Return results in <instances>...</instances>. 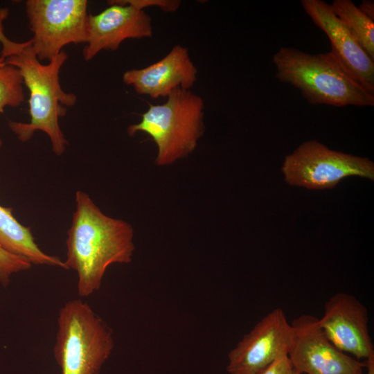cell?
Instances as JSON below:
<instances>
[{"instance_id": "1", "label": "cell", "mask_w": 374, "mask_h": 374, "mask_svg": "<svg viewBox=\"0 0 374 374\" xmlns=\"http://www.w3.org/2000/svg\"><path fill=\"white\" fill-rule=\"evenodd\" d=\"M75 202L64 264L77 272L78 293L85 297L100 288L109 265L130 262L135 247L130 224L105 215L81 190L76 192Z\"/></svg>"}, {"instance_id": "2", "label": "cell", "mask_w": 374, "mask_h": 374, "mask_svg": "<svg viewBox=\"0 0 374 374\" xmlns=\"http://www.w3.org/2000/svg\"><path fill=\"white\" fill-rule=\"evenodd\" d=\"M31 45L6 59L7 64L20 71L30 93V122L9 121L8 126L21 142L30 140L35 131H43L51 140L53 152L60 156L69 142L60 129L59 118L66 115L67 107H73L77 102V96L64 91L60 82V71L68 55L62 51L43 64Z\"/></svg>"}, {"instance_id": "3", "label": "cell", "mask_w": 374, "mask_h": 374, "mask_svg": "<svg viewBox=\"0 0 374 374\" xmlns=\"http://www.w3.org/2000/svg\"><path fill=\"white\" fill-rule=\"evenodd\" d=\"M276 78L298 89L312 105L373 107L368 93L341 67L330 52L312 55L281 47L272 57Z\"/></svg>"}, {"instance_id": "4", "label": "cell", "mask_w": 374, "mask_h": 374, "mask_svg": "<svg viewBox=\"0 0 374 374\" xmlns=\"http://www.w3.org/2000/svg\"><path fill=\"white\" fill-rule=\"evenodd\" d=\"M203 99L189 89H177L161 105H149L141 120L128 127L130 136L148 134L157 146V165L167 166L192 153L204 133Z\"/></svg>"}, {"instance_id": "5", "label": "cell", "mask_w": 374, "mask_h": 374, "mask_svg": "<svg viewBox=\"0 0 374 374\" xmlns=\"http://www.w3.org/2000/svg\"><path fill=\"white\" fill-rule=\"evenodd\" d=\"M57 323L54 354L62 374H99L114 347L109 327L81 299L60 308Z\"/></svg>"}, {"instance_id": "6", "label": "cell", "mask_w": 374, "mask_h": 374, "mask_svg": "<svg viewBox=\"0 0 374 374\" xmlns=\"http://www.w3.org/2000/svg\"><path fill=\"white\" fill-rule=\"evenodd\" d=\"M87 0H28L26 10L38 60L48 61L69 44L87 43Z\"/></svg>"}, {"instance_id": "7", "label": "cell", "mask_w": 374, "mask_h": 374, "mask_svg": "<svg viewBox=\"0 0 374 374\" xmlns=\"http://www.w3.org/2000/svg\"><path fill=\"white\" fill-rule=\"evenodd\" d=\"M282 170L287 183L309 189L332 188L348 176L374 179V165L367 158L331 150L317 141L287 155Z\"/></svg>"}, {"instance_id": "8", "label": "cell", "mask_w": 374, "mask_h": 374, "mask_svg": "<svg viewBox=\"0 0 374 374\" xmlns=\"http://www.w3.org/2000/svg\"><path fill=\"white\" fill-rule=\"evenodd\" d=\"M293 330L287 356L299 374H362L364 361L339 350L319 326V319L303 314L291 322Z\"/></svg>"}, {"instance_id": "9", "label": "cell", "mask_w": 374, "mask_h": 374, "mask_svg": "<svg viewBox=\"0 0 374 374\" xmlns=\"http://www.w3.org/2000/svg\"><path fill=\"white\" fill-rule=\"evenodd\" d=\"M293 330L284 311L275 308L260 320L229 353L230 374H258L287 354Z\"/></svg>"}, {"instance_id": "10", "label": "cell", "mask_w": 374, "mask_h": 374, "mask_svg": "<svg viewBox=\"0 0 374 374\" xmlns=\"http://www.w3.org/2000/svg\"><path fill=\"white\" fill-rule=\"evenodd\" d=\"M319 324L341 351L360 361L374 354L368 310L353 294L338 292L331 296L325 303Z\"/></svg>"}, {"instance_id": "11", "label": "cell", "mask_w": 374, "mask_h": 374, "mask_svg": "<svg viewBox=\"0 0 374 374\" xmlns=\"http://www.w3.org/2000/svg\"><path fill=\"white\" fill-rule=\"evenodd\" d=\"M304 11L328 36L330 51L344 70L368 93L374 95V60L323 0H301Z\"/></svg>"}, {"instance_id": "12", "label": "cell", "mask_w": 374, "mask_h": 374, "mask_svg": "<svg viewBox=\"0 0 374 374\" xmlns=\"http://www.w3.org/2000/svg\"><path fill=\"white\" fill-rule=\"evenodd\" d=\"M96 15H89L87 42L83 50L86 61L102 50L115 51L127 39H141L152 35V20L144 10L117 0Z\"/></svg>"}, {"instance_id": "13", "label": "cell", "mask_w": 374, "mask_h": 374, "mask_svg": "<svg viewBox=\"0 0 374 374\" xmlns=\"http://www.w3.org/2000/svg\"><path fill=\"white\" fill-rule=\"evenodd\" d=\"M197 74L188 48L176 45L158 62L142 69L126 71L123 81L133 87L139 94L152 98H167L177 89L191 88L197 81Z\"/></svg>"}, {"instance_id": "14", "label": "cell", "mask_w": 374, "mask_h": 374, "mask_svg": "<svg viewBox=\"0 0 374 374\" xmlns=\"http://www.w3.org/2000/svg\"><path fill=\"white\" fill-rule=\"evenodd\" d=\"M2 141L0 139V148ZM11 208L0 206V247L24 257L31 264L57 266L67 269L60 258L46 254L35 242L30 226L20 224L13 216Z\"/></svg>"}, {"instance_id": "15", "label": "cell", "mask_w": 374, "mask_h": 374, "mask_svg": "<svg viewBox=\"0 0 374 374\" xmlns=\"http://www.w3.org/2000/svg\"><path fill=\"white\" fill-rule=\"evenodd\" d=\"M331 8L374 60V21L350 0H334Z\"/></svg>"}, {"instance_id": "16", "label": "cell", "mask_w": 374, "mask_h": 374, "mask_svg": "<svg viewBox=\"0 0 374 374\" xmlns=\"http://www.w3.org/2000/svg\"><path fill=\"white\" fill-rule=\"evenodd\" d=\"M20 71L0 55V112L6 107H17L24 100Z\"/></svg>"}, {"instance_id": "17", "label": "cell", "mask_w": 374, "mask_h": 374, "mask_svg": "<svg viewBox=\"0 0 374 374\" xmlns=\"http://www.w3.org/2000/svg\"><path fill=\"white\" fill-rule=\"evenodd\" d=\"M32 264L26 258L11 253L0 247V283L6 286L15 273L26 271Z\"/></svg>"}, {"instance_id": "18", "label": "cell", "mask_w": 374, "mask_h": 374, "mask_svg": "<svg viewBox=\"0 0 374 374\" xmlns=\"http://www.w3.org/2000/svg\"><path fill=\"white\" fill-rule=\"evenodd\" d=\"M9 15V9L0 7V43L2 46L1 55L6 59L8 57L21 53L26 47L32 44L31 39L24 42H16L10 40L4 33L3 21Z\"/></svg>"}, {"instance_id": "19", "label": "cell", "mask_w": 374, "mask_h": 374, "mask_svg": "<svg viewBox=\"0 0 374 374\" xmlns=\"http://www.w3.org/2000/svg\"><path fill=\"white\" fill-rule=\"evenodd\" d=\"M119 3L130 4L141 10L150 6H157L168 12H175L181 1L178 0H117Z\"/></svg>"}, {"instance_id": "20", "label": "cell", "mask_w": 374, "mask_h": 374, "mask_svg": "<svg viewBox=\"0 0 374 374\" xmlns=\"http://www.w3.org/2000/svg\"><path fill=\"white\" fill-rule=\"evenodd\" d=\"M293 373L294 369L287 354H284L258 374H293Z\"/></svg>"}, {"instance_id": "21", "label": "cell", "mask_w": 374, "mask_h": 374, "mask_svg": "<svg viewBox=\"0 0 374 374\" xmlns=\"http://www.w3.org/2000/svg\"><path fill=\"white\" fill-rule=\"evenodd\" d=\"M359 10L371 19H374V3L373 1H363L358 7Z\"/></svg>"}, {"instance_id": "22", "label": "cell", "mask_w": 374, "mask_h": 374, "mask_svg": "<svg viewBox=\"0 0 374 374\" xmlns=\"http://www.w3.org/2000/svg\"><path fill=\"white\" fill-rule=\"evenodd\" d=\"M364 362L366 374H374V354L365 359Z\"/></svg>"}, {"instance_id": "23", "label": "cell", "mask_w": 374, "mask_h": 374, "mask_svg": "<svg viewBox=\"0 0 374 374\" xmlns=\"http://www.w3.org/2000/svg\"><path fill=\"white\" fill-rule=\"evenodd\" d=\"M293 374H299V373H296V371H294Z\"/></svg>"}]
</instances>
